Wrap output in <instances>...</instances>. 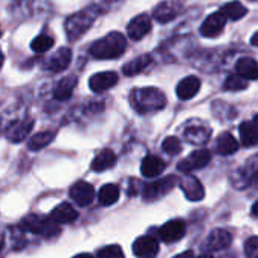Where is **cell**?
<instances>
[{
	"label": "cell",
	"mask_w": 258,
	"mask_h": 258,
	"mask_svg": "<svg viewBox=\"0 0 258 258\" xmlns=\"http://www.w3.org/2000/svg\"><path fill=\"white\" fill-rule=\"evenodd\" d=\"M130 103L138 113H151L166 106V97L160 89L150 86L132 91Z\"/></svg>",
	"instance_id": "cell-1"
},
{
	"label": "cell",
	"mask_w": 258,
	"mask_h": 258,
	"mask_svg": "<svg viewBox=\"0 0 258 258\" xmlns=\"http://www.w3.org/2000/svg\"><path fill=\"white\" fill-rule=\"evenodd\" d=\"M125 36L119 32H110L101 39L92 42L89 53L95 59H116L125 51Z\"/></svg>",
	"instance_id": "cell-2"
},
{
	"label": "cell",
	"mask_w": 258,
	"mask_h": 258,
	"mask_svg": "<svg viewBox=\"0 0 258 258\" xmlns=\"http://www.w3.org/2000/svg\"><path fill=\"white\" fill-rule=\"evenodd\" d=\"M98 14H100V9L97 6H88L86 9H82L73 14L71 17H68V20L65 21V32H67L68 39L76 41L85 32H88L91 26L94 24V21L97 20Z\"/></svg>",
	"instance_id": "cell-3"
},
{
	"label": "cell",
	"mask_w": 258,
	"mask_h": 258,
	"mask_svg": "<svg viewBox=\"0 0 258 258\" xmlns=\"http://www.w3.org/2000/svg\"><path fill=\"white\" fill-rule=\"evenodd\" d=\"M21 225L26 231L42 236V237H53V236L59 234V231H60L59 225L51 218H42V216H36V215L27 216L26 219H23Z\"/></svg>",
	"instance_id": "cell-4"
},
{
	"label": "cell",
	"mask_w": 258,
	"mask_h": 258,
	"mask_svg": "<svg viewBox=\"0 0 258 258\" xmlns=\"http://www.w3.org/2000/svg\"><path fill=\"white\" fill-rule=\"evenodd\" d=\"M258 180V154L252 156L246 160V163L237 169V172L233 177V184L237 186V189H245L246 186L252 184Z\"/></svg>",
	"instance_id": "cell-5"
},
{
	"label": "cell",
	"mask_w": 258,
	"mask_h": 258,
	"mask_svg": "<svg viewBox=\"0 0 258 258\" xmlns=\"http://www.w3.org/2000/svg\"><path fill=\"white\" fill-rule=\"evenodd\" d=\"M210 160H212V153L209 150H197L178 163V169L181 172L189 174L192 171L207 166L210 163Z\"/></svg>",
	"instance_id": "cell-6"
},
{
	"label": "cell",
	"mask_w": 258,
	"mask_h": 258,
	"mask_svg": "<svg viewBox=\"0 0 258 258\" xmlns=\"http://www.w3.org/2000/svg\"><path fill=\"white\" fill-rule=\"evenodd\" d=\"M175 183H177L175 177H166V178L157 180L154 183H150V184L144 186V198L148 201L159 200V198L165 197L168 192H171L172 187L175 186Z\"/></svg>",
	"instance_id": "cell-7"
},
{
	"label": "cell",
	"mask_w": 258,
	"mask_h": 258,
	"mask_svg": "<svg viewBox=\"0 0 258 258\" xmlns=\"http://www.w3.org/2000/svg\"><path fill=\"white\" fill-rule=\"evenodd\" d=\"M227 20H228V18H227L221 11L213 12V14L209 15V17L206 18V21L201 24V29H200L201 35L206 36V38H216V36H219V35L222 33L224 27H225Z\"/></svg>",
	"instance_id": "cell-8"
},
{
	"label": "cell",
	"mask_w": 258,
	"mask_h": 258,
	"mask_svg": "<svg viewBox=\"0 0 258 258\" xmlns=\"http://www.w3.org/2000/svg\"><path fill=\"white\" fill-rule=\"evenodd\" d=\"M73 59V51L68 47H63L60 50H57L56 53H53L44 63V68L48 70L50 73H62L65 71Z\"/></svg>",
	"instance_id": "cell-9"
},
{
	"label": "cell",
	"mask_w": 258,
	"mask_h": 258,
	"mask_svg": "<svg viewBox=\"0 0 258 258\" xmlns=\"http://www.w3.org/2000/svg\"><path fill=\"white\" fill-rule=\"evenodd\" d=\"M70 197H71V200L77 206L86 207V206L92 204V201L95 200V190H94V187L89 183H86V181H77L71 187Z\"/></svg>",
	"instance_id": "cell-10"
},
{
	"label": "cell",
	"mask_w": 258,
	"mask_h": 258,
	"mask_svg": "<svg viewBox=\"0 0 258 258\" xmlns=\"http://www.w3.org/2000/svg\"><path fill=\"white\" fill-rule=\"evenodd\" d=\"M186 234V222L183 219H172L169 222H166L160 230H159V237L166 242V243H172L180 240L183 236Z\"/></svg>",
	"instance_id": "cell-11"
},
{
	"label": "cell",
	"mask_w": 258,
	"mask_h": 258,
	"mask_svg": "<svg viewBox=\"0 0 258 258\" xmlns=\"http://www.w3.org/2000/svg\"><path fill=\"white\" fill-rule=\"evenodd\" d=\"M133 254L138 258H156L159 254V242L153 236H142L133 243Z\"/></svg>",
	"instance_id": "cell-12"
},
{
	"label": "cell",
	"mask_w": 258,
	"mask_h": 258,
	"mask_svg": "<svg viewBox=\"0 0 258 258\" xmlns=\"http://www.w3.org/2000/svg\"><path fill=\"white\" fill-rule=\"evenodd\" d=\"M118 83V74L115 71H101L89 79V88L94 92H104Z\"/></svg>",
	"instance_id": "cell-13"
},
{
	"label": "cell",
	"mask_w": 258,
	"mask_h": 258,
	"mask_svg": "<svg viewBox=\"0 0 258 258\" xmlns=\"http://www.w3.org/2000/svg\"><path fill=\"white\" fill-rule=\"evenodd\" d=\"M151 30V20L147 14H139L127 26V33L133 41H141Z\"/></svg>",
	"instance_id": "cell-14"
},
{
	"label": "cell",
	"mask_w": 258,
	"mask_h": 258,
	"mask_svg": "<svg viewBox=\"0 0 258 258\" xmlns=\"http://www.w3.org/2000/svg\"><path fill=\"white\" fill-rule=\"evenodd\" d=\"M32 128H33V121L30 118H26V119H20V121H15L14 124H11L5 135H6L8 141L18 144L27 138V135L32 132Z\"/></svg>",
	"instance_id": "cell-15"
},
{
	"label": "cell",
	"mask_w": 258,
	"mask_h": 258,
	"mask_svg": "<svg viewBox=\"0 0 258 258\" xmlns=\"http://www.w3.org/2000/svg\"><path fill=\"white\" fill-rule=\"evenodd\" d=\"M180 187H181L184 197H186L189 201H201V200L204 198V195H206L204 187H203V184L200 183V180L195 178V177H190V175L184 177V178L180 181Z\"/></svg>",
	"instance_id": "cell-16"
},
{
	"label": "cell",
	"mask_w": 258,
	"mask_h": 258,
	"mask_svg": "<svg viewBox=\"0 0 258 258\" xmlns=\"http://www.w3.org/2000/svg\"><path fill=\"white\" fill-rule=\"evenodd\" d=\"M200 89H201V80L195 76H187L177 85L175 91L180 100H190L200 92Z\"/></svg>",
	"instance_id": "cell-17"
},
{
	"label": "cell",
	"mask_w": 258,
	"mask_h": 258,
	"mask_svg": "<svg viewBox=\"0 0 258 258\" xmlns=\"http://www.w3.org/2000/svg\"><path fill=\"white\" fill-rule=\"evenodd\" d=\"M166 168V163L157 157V156H147L144 160H142V165H141V172L144 177H148V178H154L157 175H160Z\"/></svg>",
	"instance_id": "cell-18"
},
{
	"label": "cell",
	"mask_w": 258,
	"mask_h": 258,
	"mask_svg": "<svg viewBox=\"0 0 258 258\" xmlns=\"http://www.w3.org/2000/svg\"><path fill=\"white\" fill-rule=\"evenodd\" d=\"M233 242V236L227 230H215L207 239V246L212 251H222L228 248Z\"/></svg>",
	"instance_id": "cell-19"
},
{
	"label": "cell",
	"mask_w": 258,
	"mask_h": 258,
	"mask_svg": "<svg viewBox=\"0 0 258 258\" xmlns=\"http://www.w3.org/2000/svg\"><path fill=\"white\" fill-rule=\"evenodd\" d=\"M77 85V77L76 76H67L57 82V85L53 89V95L56 100H68Z\"/></svg>",
	"instance_id": "cell-20"
},
{
	"label": "cell",
	"mask_w": 258,
	"mask_h": 258,
	"mask_svg": "<svg viewBox=\"0 0 258 258\" xmlns=\"http://www.w3.org/2000/svg\"><path fill=\"white\" fill-rule=\"evenodd\" d=\"M115 163H116V156H115V153L112 151V150H103V151H100L97 156H95V159L92 160V163H91V169L94 171V172H103V171H106V169H110L112 166H115Z\"/></svg>",
	"instance_id": "cell-21"
},
{
	"label": "cell",
	"mask_w": 258,
	"mask_h": 258,
	"mask_svg": "<svg viewBox=\"0 0 258 258\" xmlns=\"http://www.w3.org/2000/svg\"><path fill=\"white\" fill-rule=\"evenodd\" d=\"M236 73L246 80L258 79V62L252 57H242L236 62Z\"/></svg>",
	"instance_id": "cell-22"
},
{
	"label": "cell",
	"mask_w": 258,
	"mask_h": 258,
	"mask_svg": "<svg viewBox=\"0 0 258 258\" xmlns=\"http://www.w3.org/2000/svg\"><path fill=\"white\" fill-rule=\"evenodd\" d=\"M178 14H180V8L178 6H175L171 2H163V3H160V5H157L154 8L153 17L159 23H168V21H172Z\"/></svg>",
	"instance_id": "cell-23"
},
{
	"label": "cell",
	"mask_w": 258,
	"mask_h": 258,
	"mask_svg": "<svg viewBox=\"0 0 258 258\" xmlns=\"http://www.w3.org/2000/svg\"><path fill=\"white\" fill-rule=\"evenodd\" d=\"M77 216H79L77 212H76V210L73 209V206L68 204V203L59 204V206L51 212V215H50V218H51L56 224H70V222L76 221Z\"/></svg>",
	"instance_id": "cell-24"
},
{
	"label": "cell",
	"mask_w": 258,
	"mask_h": 258,
	"mask_svg": "<svg viewBox=\"0 0 258 258\" xmlns=\"http://www.w3.org/2000/svg\"><path fill=\"white\" fill-rule=\"evenodd\" d=\"M210 133H212V130L209 127L192 125V127L186 128L184 138H186L187 142H190L194 145H204L210 139Z\"/></svg>",
	"instance_id": "cell-25"
},
{
	"label": "cell",
	"mask_w": 258,
	"mask_h": 258,
	"mask_svg": "<svg viewBox=\"0 0 258 258\" xmlns=\"http://www.w3.org/2000/svg\"><path fill=\"white\" fill-rule=\"evenodd\" d=\"M237 150H239V142L236 141V138H234L231 133L224 132L222 135H219V138H218V141H216V151H218L221 156L234 154Z\"/></svg>",
	"instance_id": "cell-26"
},
{
	"label": "cell",
	"mask_w": 258,
	"mask_h": 258,
	"mask_svg": "<svg viewBox=\"0 0 258 258\" xmlns=\"http://www.w3.org/2000/svg\"><path fill=\"white\" fill-rule=\"evenodd\" d=\"M153 62V57L151 54H142L130 62H127L124 67H122V73L127 76V77H132V76H136L139 73H142L145 68H148Z\"/></svg>",
	"instance_id": "cell-27"
},
{
	"label": "cell",
	"mask_w": 258,
	"mask_h": 258,
	"mask_svg": "<svg viewBox=\"0 0 258 258\" xmlns=\"http://www.w3.org/2000/svg\"><path fill=\"white\" fill-rule=\"evenodd\" d=\"M240 132V141L243 147H254L258 144V127L251 122V121H245L240 124L239 127Z\"/></svg>",
	"instance_id": "cell-28"
},
{
	"label": "cell",
	"mask_w": 258,
	"mask_h": 258,
	"mask_svg": "<svg viewBox=\"0 0 258 258\" xmlns=\"http://www.w3.org/2000/svg\"><path fill=\"white\" fill-rule=\"evenodd\" d=\"M119 198V189L116 184H104L98 192V201L101 206H112Z\"/></svg>",
	"instance_id": "cell-29"
},
{
	"label": "cell",
	"mask_w": 258,
	"mask_h": 258,
	"mask_svg": "<svg viewBox=\"0 0 258 258\" xmlns=\"http://www.w3.org/2000/svg\"><path fill=\"white\" fill-rule=\"evenodd\" d=\"M221 12L228 18V20H233V21H237L240 18H243L248 12V9L240 3V2H231V3H227L221 8Z\"/></svg>",
	"instance_id": "cell-30"
},
{
	"label": "cell",
	"mask_w": 258,
	"mask_h": 258,
	"mask_svg": "<svg viewBox=\"0 0 258 258\" xmlns=\"http://www.w3.org/2000/svg\"><path fill=\"white\" fill-rule=\"evenodd\" d=\"M53 139H54V133L53 132H41V133H38V135L30 138V141L27 144V148L30 151H39V150L45 148Z\"/></svg>",
	"instance_id": "cell-31"
},
{
	"label": "cell",
	"mask_w": 258,
	"mask_h": 258,
	"mask_svg": "<svg viewBox=\"0 0 258 258\" xmlns=\"http://www.w3.org/2000/svg\"><path fill=\"white\" fill-rule=\"evenodd\" d=\"M54 45V39H53V36H50V35H39V36H36L33 41H32V44H30V48L35 51V53H45V51H48L51 47Z\"/></svg>",
	"instance_id": "cell-32"
},
{
	"label": "cell",
	"mask_w": 258,
	"mask_h": 258,
	"mask_svg": "<svg viewBox=\"0 0 258 258\" xmlns=\"http://www.w3.org/2000/svg\"><path fill=\"white\" fill-rule=\"evenodd\" d=\"M248 88V80L240 74H231L224 82V91H242Z\"/></svg>",
	"instance_id": "cell-33"
},
{
	"label": "cell",
	"mask_w": 258,
	"mask_h": 258,
	"mask_svg": "<svg viewBox=\"0 0 258 258\" xmlns=\"http://www.w3.org/2000/svg\"><path fill=\"white\" fill-rule=\"evenodd\" d=\"M162 148H163V151H165L166 154H169V156H177V154L181 151V142H180L178 138L169 136V138H166V139L163 141Z\"/></svg>",
	"instance_id": "cell-34"
},
{
	"label": "cell",
	"mask_w": 258,
	"mask_h": 258,
	"mask_svg": "<svg viewBox=\"0 0 258 258\" xmlns=\"http://www.w3.org/2000/svg\"><path fill=\"white\" fill-rule=\"evenodd\" d=\"M97 258H124V252L118 245H110L98 251Z\"/></svg>",
	"instance_id": "cell-35"
},
{
	"label": "cell",
	"mask_w": 258,
	"mask_h": 258,
	"mask_svg": "<svg viewBox=\"0 0 258 258\" xmlns=\"http://www.w3.org/2000/svg\"><path fill=\"white\" fill-rule=\"evenodd\" d=\"M245 255L246 258H258V237H251L245 243Z\"/></svg>",
	"instance_id": "cell-36"
},
{
	"label": "cell",
	"mask_w": 258,
	"mask_h": 258,
	"mask_svg": "<svg viewBox=\"0 0 258 258\" xmlns=\"http://www.w3.org/2000/svg\"><path fill=\"white\" fill-rule=\"evenodd\" d=\"M174 258H195V255H194L192 251H187V252H183V254H180V255H177V257Z\"/></svg>",
	"instance_id": "cell-37"
},
{
	"label": "cell",
	"mask_w": 258,
	"mask_h": 258,
	"mask_svg": "<svg viewBox=\"0 0 258 258\" xmlns=\"http://www.w3.org/2000/svg\"><path fill=\"white\" fill-rule=\"evenodd\" d=\"M251 44H252V45H255V47H258V32H255V33L252 35V38H251Z\"/></svg>",
	"instance_id": "cell-38"
},
{
	"label": "cell",
	"mask_w": 258,
	"mask_h": 258,
	"mask_svg": "<svg viewBox=\"0 0 258 258\" xmlns=\"http://www.w3.org/2000/svg\"><path fill=\"white\" fill-rule=\"evenodd\" d=\"M252 216H255V218H258V201L252 206Z\"/></svg>",
	"instance_id": "cell-39"
},
{
	"label": "cell",
	"mask_w": 258,
	"mask_h": 258,
	"mask_svg": "<svg viewBox=\"0 0 258 258\" xmlns=\"http://www.w3.org/2000/svg\"><path fill=\"white\" fill-rule=\"evenodd\" d=\"M73 258H94L91 254H79V255H76V257Z\"/></svg>",
	"instance_id": "cell-40"
},
{
	"label": "cell",
	"mask_w": 258,
	"mask_h": 258,
	"mask_svg": "<svg viewBox=\"0 0 258 258\" xmlns=\"http://www.w3.org/2000/svg\"><path fill=\"white\" fill-rule=\"evenodd\" d=\"M254 124H255V125L258 127V113L255 115V116H254Z\"/></svg>",
	"instance_id": "cell-41"
},
{
	"label": "cell",
	"mask_w": 258,
	"mask_h": 258,
	"mask_svg": "<svg viewBox=\"0 0 258 258\" xmlns=\"http://www.w3.org/2000/svg\"><path fill=\"white\" fill-rule=\"evenodd\" d=\"M198 258H213V257H212V255H200Z\"/></svg>",
	"instance_id": "cell-42"
}]
</instances>
